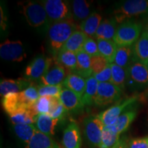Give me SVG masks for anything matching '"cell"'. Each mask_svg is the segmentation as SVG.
I'll return each instance as SVG.
<instances>
[{"label":"cell","mask_w":148,"mask_h":148,"mask_svg":"<svg viewBox=\"0 0 148 148\" xmlns=\"http://www.w3.org/2000/svg\"><path fill=\"white\" fill-rule=\"evenodd\" d=\"M77 25L72 19L58 21L51 24L48 29L50 47L56 56L73 32L77 30Z\"/></svg>","instance_id":"1"},{"label":"cell","mask_w":148,"mask_h":148,"mask_svg":"<svg viewBox=\"0 0 148 148\" xmlns=\"http://www.w3.org/2000/svg\"><path fill=\"white\" fill-rule=\"evenodd\" d=\"M142 25L133 20H127L117 27L113 41L117 47L132 46L140 38Z\"/></svg>","instance_id":"2"},{"label":"cell","mask_w":148,"mask_h":148,"mask_svg":"<svg viewBox=\"0 0 148 148\" xmlns=\"http://www.w3.org/2000/svg\"><path fill=\"white\" fill-rule=\"evenodd\" d=\"M148 14V0H127L114 11L116 23H122L129 18Z\"/></svg>","instance_id":"3"},{"label":"cell","mask_w":148,"mask_h":148,"mask_svg":"<svg viewBox=\"0 0 148 148\" xmlns=\"http://www.w3.org/2000/svg\"><path fill=\"white\" fill-rule=\"evenodd\" d=\"M22 13L30 26L42 27L47 23L48 16L42 3L28 1L22 5Z\"/></svg>","instance_id":"4"},{"label":"cell","mask_w":148,"mask_h":148,"mask_svg":"<svg viewBox=\"0 0 148 148\" xmlns=\"http://www.w3.org/2000/svg\"><path fill=\"white\" fill-rule=\"evenodd\" d=\"M84 133L86 140L92 147H99L104 125L98 115H90L83 121Z\"/></svg>","instance_id":"5"},{"label":"cell","mask_w":148,"mask_h":148,"mask_svg":"<svg viewBox=\"0 0 148 148\" xmlns=\"http://www.w3.org/2000/svg\"><path fill=\"white\" fill-rule=\"evenodd\" d=\"M42 4L51 23L71 19V12L68 3L62 0H45Z\"/></svg>","instance_id":"6"},{"label":"cell","mask_w":148,"mask_h":148,"mask_svg":"<svg viewBox=\"0 0 148 148\" xmlns=\"http://www.w3.org/2000/svg\"><path fill=\"white\" fill-rule=\"evenodd\" d=\"M122 90L111 82L99 83L95 104L97 106H106L119 100Z\"/></svg>","instance_id":"7"},{"label":"cell","mask_w":148,"mask_h":148,"mask_svg":"<svg viewBox=\"0 0 148 148\" xmlns=\"http://www.w3.org/2000/svg\"><path fill=\"white\" fill-rule=\"evenodd\" d=\"M52 64V59L49 57L41 55L33 59L27 66L25 75L29 81L40 80Z\"/></svg>","instance_id":"8"},{"label":"cell","mask_w":148,"mask_h":148,"mask_svg":"<svg viewBox=\"0 0 148 148\" xmlns=\"http://www.w3.org/2000/svg\"><path fill=\"white\" fill-rule=\"evenodd\" d=\"M0 56L7 61L21 62L26 58V52L21 40H6L0 45Z\"/></svg>","instance_id":"9"},{"label":"cell","mask_w":148,"mask_h":148,"mask_svg":"<svg viewBox=\"0 0 148 148\" xmlns=\"http://www.w3.org/2000/svg\"><path fill=\"white\" fill-rule=\"evenodd\" d=\"M136 99H137L136 97L127 98L125 100L116 103V105H114L110 108L106 109V110L101 112L100 114H98V116L102 121L103 125L106 126L114 124L118 117L122 114L123 111L127 106L132 104L136 100Z\"/></svg>","instance_id":"10"},{"label":"cell","mask_w":148,"mask_h":148,"mask_svg":"<svg viewBox=\"0 0 148 148\" xmlns=\"http://www.w3.org/2000/svg\"><path fill=\"white\" fill-rule=\"evenodd\" d=\"M2 106L9 116L18 112L25 110L32 106L27 103L21 92H10L3 97Z\"/></svg>","instance_id":"11"},{"label":"cell","mask_w":148,"mask_h":148,"mask_svg":"<svg viewBox=\"0 0 148 148\" xmlns=\"http://www.w3.org/2000/svg\"><path fill=\"white\" fill-rule=\"evenodd\" d=\"M127 71V81L132 85L143 86L148 84V66L132 61Z\"/></svg>","instance_id":"12"},{"label":"cell","mask_w":148,"mask_h":148,"mask_svg":"<svg viewBox=\"0 0 148 148\" xmlns=\"http://www.w3.org/2000/svg\"><path fill=\"white\" fill-rule=\"evenodd\" d=\"M82 143V136L78 125L75 121H71L63 132L62 145L64 148H81Z\"/></svg>","instance_id":"13"},{"label":"cell","mask_w":148,"mask_h":148,"mask_svg":"<svg viewBox=\"0 0 148 148\" xmlns=\"http://www.w3.org/2000/svg\"><path fill=\"white\" fill-rule=\"evenodd\" d=\"M60 99L67 112L77 113L82 111L85 106L82 97L66 88L63 87L62 88Z\"/></svg>","instance_id":"14"},{"label":"cell","mask_w":148,"mask_h":148,"mask_svg":"<svg viewBox=\"0 0 148 148\" xmlns=\"http://www.w3.org/2000/svg\"><path fill=\"white\" fill-rule=\"evenodd\" d=\"M32 85V82L27 78L2 79L0 82V93L4 97L10 92H19Z\"/></svg>","instance_id":"15"},{"label":"cell","mask_w":148,"mask_h":148,"mask_svg":"<svg viewBox=\"0 0 148 148\" xmlns=\"http://www.w3.org/2000/svg\"><path fill=\"white\" fill-rule=\"evenodd\" d=\"M66 77L64 68L56 63L51 66L39 82L40 85H62Z\"/></svg>","instance_id":"16"},{"label":"cell","mask_w":148,"mask_h":148,"mask_svg":"<svg viewBox=\"0 0 148 148\" xmlns=\"http://www.w3.org/2000/svg\"><path fill=\"white\" fill-rule=\"evenodd\" d=\"M132 61L148 66V37L142 34L132 46Z\"/></svg>","instance_id":"17"},{"label":"cell","mask_w":148,"mask_h":148,"mask_svg":"<svg viewBox=\"0 0 148 148\" xmlns=\"http://www.w3.org/2000/svg\"><path fill=\"white\" fill-rule=\"evenodd\" d=\"M62 86L82 97L86 88V79L77 74L71 73L66 75Z\"/></svg>","instance_id":"18"},{"label":"cell","mask_w":148,"mask_h":148,"mask_svg":"<svg viewBox=\"0 0 148 148\" xmlns=\"http://www.w3.org/2000/svg\"><path fill=\"white\" fill-rule=\"evenodd\" d=\"M74 73L86 79L92 75L91 57L83 50L77 53V66Z\"/></svg>","instance_id":"19"},{"label":"cell","mask_w":148,"mask_h":148,"mask_svg":"<svg viewBox=\"0 0 148 148\" xmlns=\"http://www.w3.org/2000/svg\"><path fill=\"white\" fill-rule=\"evenodd\" d=\"M59 119H53L47 114H39L35 123L38 132L52 136L55 133V128Z\"/></svg>","instance_id":"20"},{"label":"cell","mask_w":148,"mask_h":148,"mask_svg":"<svg viewBox=\"0 0 148 148\" xmlns=\"http://www.w3.org/2000/svg\"><path fill=\"white\" fill-rule=\"evenodd\" d=\"M88 37L87 35L85 34L82 31L76 30L69 37L61 49L71 51L77 54L82 50L83 45Z\"/></svg>","instance_id":"21"},{"label":"cell","mask_w":148,"mask_h":148,"mask_svg":"<svg viewBox=\"0 0 148 148\" xmlns=\"http://www.w3.org/2000/svg\"><path fill=\"white\" fill-rule=\"evenodd\" d=\"M26 148H60L54 139L50 136L37 132L27 144Z\"/></svg>","instance_id":"22"},{"label":"cell","mask_w":148,"mask_h":148,"mask_svg":"<svg viewBox=\"0 0 148 148\" xmlns=\"http://www.w3.org/2000/svg\"><path fill=\"white\" fill-rule=\"evenodd\" d=\"M116 20L114 18H106L101 22L95 34L97 39L113 40L116 33Z\"/></svg>","instance_id":"23"},{"label":"cell","mask_w":148,"mask_h":148,"mask_svg":"<svg viewBox=\"0 0 148 148\" xmlns=\"http://www.w3.org/2000/svg\"><path fill=\"white\" fill-rule=\"evenodd\" d=\"M136 116V111L135 110H130L123 112L120 115L114 124L108 125V127L116 132V134H121L122 132L127 130L132 121Z\"/></svg>","instance_id":"24"},{"label":"cell","mask_w":148,"mask_h":148,"mask_svg":"<svg viewBox=\"0 0 148 148\" xmlns=\"http://www.w3.org/2000/svg\"><path fill=\"white\" fill-rule=\"evenodd\" d=\"M101 16L97 12H94L90 14L87 18L82 21L80 24V30L82 31L88 37H95V34L100 25Z\"/></svg>","instance_id":"25"},{"label":"cell","mask_w":148,"mask_h":148,"mask_svg":"<svg viewBox=\"0 0 148 148\" xmlns=\"http://www.w3.org/2000/svg\"><path fill=\"white\" fill-rule=\"evenodd\" d=\"M97 42L99 54L106 58L110 64L113 63L117 45L113 40H110L97 39Z\"/></svg>","instance_id":"26"},{"label":"cell","mask_w":148,"mask_h":148,"mask_svg":"<svg viewBox=\"0 0 148 148\" xmlns=\"http://www.w3.org/2000/svg\"><path fill=\"white\" fill-rule=\"evenodd\" d=\"M56 63L74 73L77 66V54L71 51L60 49L56 56Z\"/></svg>","instance_id":"27"},{"label":"cell","mask_w":148,"mask_h":148,"mask_svg":"<svg viewBox=\"0 0 148 148\" xmlns=\"http://www.w3.org/2000/svg\"><path fill=\"white\" fill-rule=\"evenodd\" d=\"M99 82L93 75L86 79V86L85 92L82 97L84 106H90L95 103V97L97 96Z\"/></svg>","instance_id":"28"},{"label":"cell","mask_w":148,"mask_h":148,"mask_svg":"<svg viewBox=\"0 0 148 148\" xmlns=\"http://www.w3.org/2000/svg\"><path fill=\"white\" fill-rule=\"evenodd\" d=\"M72 11L75 19L84 21L90 16V3L86 0H74L72 1Z\"/></svg>","instance_id":"29"},{"label":"cell","mask_w":148,"mask_h":148,"mask_svg":"<svg viewBox=\"0 0 148 148\" xmlns=\"http://www.w3.org/2000/svg\"><path fill=\"white\" fill-rule=\"evenodd\" d=\"M132 46L117 47L113 63L127 69L132 61Z\"/></svg>","instance_id":"30"},{"label":"cell","mask_w":148,"mask_h":148,"mask_svg":"<svg viewBox=\"0 0 148 148\" xmlns=\"http://www.w3.org/2000/svg\"><path fill=\"white\" fill-rule=\"evenodd\" d=\"M14 132L21 141L27 144L32 139L38 130L34 124H16L13 125Z\"/></svg>","instance_id":"31"},{"label":"cell","mask_w":148,"mask_h":148,"mask_svg":"<svg viewBox=\"0 0 148 148\" xmlns=\"http://www.w3.org/2000/svg\"><path fill=\"white\" fill-rule=\"evenodd\" d=\"M110 66L111 72H112L111 83L121 89H123L127 82V69L121 67L114 63L110 64Z\"/></svg>","instance_id":"32"},{"label":"cell","mask_w":148,"mask_h":148,"mask_svg":"<svg viewBox=\"0 0 148 148\" xmlns=\"http://www.w3.org/2000/svg\"><path fill=\"white\" fill-rule=\"evenodd\" d=\"M119 136L108 126L104 125L99 148H112L119 140Z\"/></svg>","instance_id":"33"},{"label":"cell","mask_w":148,"mask_h":148,"mask_svg":"<svg viewBox=\"0 0 148 148\" xmlns=\"http://www.w3.org/2000/svg\"><path fill=\"white\" fill-rule=\"evenodd\" d=\"M40 97H60L62 85H40L38 86Z\"/></svg>","instance_id":"34"},{"label":"cell","mask_w":148,"mask_h":148,"mask_svg":"<svg viewBox=\"0 0 148 148\" xmlns=\"http://www.w3.org/2000/svg\"><path fill=\"white\" fill-rule=\"evenodd\" d=\"M109 64L108 61L106 58H103L101 55L97 56L91 57V69L92 71V75L100 73L105 68H106Z\"/></svg>","instance_id":"35"},{"label":"cell","mask_w":148,"mask_h":148,"mask_svg":"<svg viewBox=\"0 0 148 148\" xmlns=\"http://www.w3.org/2000/svg\"><path fill=\"white\" fill-rule=\"evenodd\" d=\"M22 93L26 99L27 103H29L30 106L34 105L35 102L38 100V98L40 97L39 93H38V86H35V85H31L26 89H25L22 91Z\"/></svg>","instance_id":"36"},{"label":"cell","mask_w":148,"mask_h":148,"mask_svg":"<svg viewBox=\"0 0 148 148\" xmlns=\"http://www.w3.org/2000/svg\"><path fill=\"white\" fill-rule=\"evenodd\" d=\"M34 108L38 114H48L50 108V98L49 97H40L34 104Z\"/></svg>","instance_id":"37"},{"label":"cell","mask_w":148,"mask_h":148,"mask_svg":"<svg viewBox=\"0 0 148 148\" xmlns=\"http://www.w3.org/2000/svg\"><path fill=\"white\" fill-rule=\"evenodd\" d=\"M82 50L86 53L90 57L97 56L100 55L98 49L97 42L95 41L92 38L88 37L87 39L85 41L84 45H83Z\"/></svg>","instance_id":"38"},{"label":"cell","mask_w":148,"mask_h":148,"mask_svg":"<svg viewBox=\"0 0 148 148\" xmlns=\"http://www.w3.org/2000/svg\"><path fill=\"white\" fill-rule=\"evenodd\" d=\"M95 78L98 81V82H111V77H112V72H111L110 64L105 68L100 73L93 74Z\"/></svg>","instance_id":"39"},{"label":"cell","mask_w":148,"mask_h":148,"mask_svg":"<svg viewBox=\"0 0 148 148\" xmlns=\"http://www.w3.org/2000/svg\"><path fill=\"white\" fill-rule=\"evenodd\" d=\"M129 148H148V137L134 138L129 142Z\"/></svg>","instance_id":"40"},{"label":"cell","mask_w":148,"mask_h":148,"mask_svg":"<svg viewBox=\"0 0 148 148\" xmlns=\"http://www.w3.org/2000/svg\"><path fill=\"white\" fill-rule=\"evenodd\" d=\"M7 26V17L5 15L2 7L1 6V27L5 30Z\"/></svg>","instance_id":"41"},{"label":"cell","mask_w":148,"mask_h":148,"mask_svg":"<svg viewBox=\"0 0 148 148\" xmlns=\"http://www.w3.org/2000/svg\"><path fill=\"white\" fill-rule=\"evenodd\" d=\"M112 148H129L128 146L126 145L125 142L123 140L119 139V141L116 143L115 145Z\"/></svg>","instance_id":"42"},{"label":"cell","mask_w":148,"mask_h":148,"mask_svg":"<svg viewBox=\"0 0 148 148\" xmlns=\"http://www.w3.org/2000/svg\"><path fill=\"white\" fill-rule=\"evenodd\" d=\"M143 34H145L146 36L148 37V23L147 24V25H146L145 28V30L143 31Z\"/></svg>","instance_id":"43"}]
</instances>
